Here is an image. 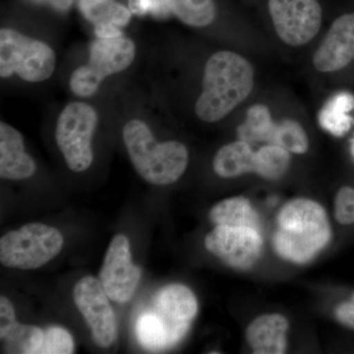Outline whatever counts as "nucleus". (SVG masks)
Returning a JSON list of instances; mask_svg holds the SVG:
<instances>
[{"instance_id":"4","label":"nucleus","mask_w":354,"mask_h":354,"mask_svg":"<svg viewBox=\"0 0 354 354\" xmlns=\"http://www.w3.org/2000/svg\"><path fill=\"white\" fill-rule=\"evenodd\" d=\"M64 243V236L57 228L28 223L1 237L0 262L11 269H39L57 257Z\"/></svg>"},{"instance_id":"15","label":"nucleus","mask_w":354,"mask_h":354,"mask_svg":"<svg viewBox=\"0 0 354 354\" xmlns=\"http://www.w3.org/2000/svg\"><path fill=\"white\" fill-rule=\"evenodd\" d=\"M288 323L279 314L261 316L255 319L247 329V341L254 353L279 354L285 353L286 334Z\"/></svg>"},{"instance_id":"28","label":"nucleus","mask_w":354,"mask_h":354,"mask_svg":"<svg viewBox=\"0 0 354 354\" xmlns=\"http://www.w3.org/2000/svg\"><path fill=\"white\" fill-rule=\"evenodd\" d=\"M15 310L8 298L0 297V337L6 334L17 323Z\"/></svg>"},{"instance_id":"19","label":"nucleus","mask_w":354,"mask_h":354,"mask_svg":"<svg viewBox=\"0 0 354 354\" xmlns=\"http://www.w3.org/2000/svg\"><path fill=\"white\" fill-rule=\"evenodd\" d=\"M169 12L183 24L194 28L207 27L216 20V0H164Z\"/></svg>"},{"instance_id":"21","label":"nucleus","mask_w":354,"mask_h":354,"mask_svg":"<svg viewBox=\"0 0 354 354\" xmlns=\"http://www.w3.org/2000/svg\"><path fill=\"white\" fill-rule=\"evenodd\" d=\"M44 333L38 327L17 322L0 337L3 351L9 354H39Z\"/></svg>"},{"instance_id":"11","label":"nucleus","mask_w":354,"mask_h":354,"mask_svg":"<svg viewBox=\"0 0 354 354\" xmlns=\"http://www.w3.org/2000/svg\"><path fill=\"white\" fill-rule=\"evenodd\" d=\"M207 249L235 269H249L262 251L260 232L246 227L216 225L206 236Z\"/></svg>"},{"instance_id":"23","label":"nucleus","mask_w":354,"mask_h":354,"mask_svg":"<svg viewBox=\"0 0 354 354\" xmlns=\"http://www.w3.org/2000/svg\"><path fill=\"white\" fill-rule=\"evenodd\" d=\"M290 153L278 145L263 147L255 153V172L267 179H278L288 171Z\"/></svg>"},{"instance_id":"24","label":"nucleus","mask_w":354,"mask_h":354,"mask_svg":"<svg viewBox=\"0 0 354 354\" xmlns=\"http://www.w3.org/2000/svg\"><path fill=\"white\" fill-rule=\"evenodd\" d=\"M136 335L140 344L148 351L169 348L164 326L152 310L144 312L139 317L136 323Z\"/></svg>"},{"instance_id":"8","label":"nucleus","mask_w":354,"mask_h":354,"mask_svg":"<svg viewBox=\"0 0 354 354\" xmlns=\"http://www.w3.org/2000/svg\"><path fill=\"white\" fill-rule=\"evenodd\" d=\"M267 9L279 39L288 46H304L320 31V0H267Z\"/></svg>"},{"instance_id":"2","label":"nucleus","mask_w":354,"mask_h":354,"mask_svg":"<svg viewBox=\"0 0 354 354\" xmlns=\"http://www.w3.org/2000/svg\"><path fill=\"white\" fill-rule=\"evenodd\" d=\"M330 239L327 214L318 203L292 200L279 214L274 244L277 252L285 259L300 264L308 262Z\"/></svg>"},{"instance_id":"3","label":"nucleus","mask_w":354,"mask_h":354,"mask_svg":"<svg viewBox=\"0 0 354 354\" xmlns=\"http://www.w3.org/2000/svg\"><path fill=\"white\" fill-rule=\"evenodd\" d=\"M122 135L133 167L149 183L169 185L185 171L188 151L180 142L158 143L148 125L140 120L128 121Z\"/></svg>"},{"instance_id":"31","label":"nucleus","mask_w":354,"mask_h":354,"mask_svg":"<svg viewBox=\"0 0 354 354\" xmlns=\"http://www.w3.org/2000/svg\"><path fill=\"white\" fill-rule=\"evenodd\" d=\"M28 1L50 6L51 8L59 11V12H67L71 8V6H73L75 0H28Z\"/></svg>"},{"instance_id":"12","label":"nucleus","mask_w":354,"mask_h":354,"mask_svg":"<svg viewBox=\"0 0 354 354\" xmlns=\"http://www.w3.org/2000/svg\"><path fill=\"white\" fill-rule=\"evenodd\" d=\"M197 310L196 297L185 286H167L156 295L152 311L164 326L169 348L183 339L196 316Z\"/></svg>"},{"instance_id":"26","label":"nucleus","mask_w":354,"mask_h":354,"mask_svg":"<svg viewBox=\"0 0 354 354\" xmlns=\"http://www.w3.org/2000/svg\"><path fill=\"white\" fill-rule=\"evenodd\" d=\"M74 353V341L67 330L50 327L44 332V342L39 354H71Z\"/></svg>"},{"instance_id":"7","label":"nucleus","mask_w":354,"mask_h":354,"mask_svg":"<svg viewBox=\"0 0 354 354\" xmlns=\"http://www.w3.org/2000/svg\"><path fill=\"white\" fill-rule=\"evenodd\" d=\"M99 123L95 109L85 102H71L58 116L55 138L67 167L87 171L93 162L92 139Z\"/></svg>"},{"instance_id":"18","label":"nucleus","mask_w":354,"mask_h":354,"mask_svg":"<svg viewBox=\"0 0 354 354\" xmlns=\"http://www.w3.org/2000/svg\"><path fill=\"white\" fill-rule=\"evenodd\" d=\"M353 109L354 95L346 92L339 93L324 106L319 114V123L335 136H344L353 125L354 120L349 115Z\"/></svg>"},{"instance_id":"1","label":"nucleus","mask_w":354,"mask_h":354,"mask_svg":"<svg viewBox=\"0 0 354 354\" xmlns=\"http://www.w3.org/2000/svg\"><path fill=\"white\" fill-rule=\"evenodd\" d=\"M252 64L241 55L221 50L205 67L203 91L195 113L205 122H216L232 113L250 95L254 87Z\"/></svg>"},{"instance_id":"17","label":"nucleus","mask_w":354,"mask_h":354,"mask_svg":"<svg viewBox=\"0 0 354 354\" xmlns=\"http://www.w3.org/2000/svg\"><path fill=\"white\" fill-rule=\"evenodd\" d=\"M209 218L216 225L251 227L258 232L261 230L259 216L243 197L230 198L218 203L209 212Z\"/></svg>"},{"instance_id":"27","label":"nucleus","mask_w":354,"mask_h":354,"mask_svg":"<svg viewBox=\"0 0 354 354\" xmlns=\"http://www.w3.org/2000/svg\"><path fill=\"white\" fill-rule=\"evenodd\" d=\"M335 216L342 225L354 223V189L344 186L337 192L335 203Z\"/></svg>"},{"instance_id":"9","label":"nucleus","mask_w":354,"mask_h":354,"mask_svg":"<svg viewBox=\"0 0 354 354\" xmlns=\"http://www.w3.org/2000/svg\"><path fill=\"white\" fill-rule=\"evenodd\" d=\"M73 299L100 348L111 346L118 339L115 313L100 279L85 277L74 286Z\"/></svg>"},{"instance_id":"6","label":"nucleus","mask_w":354,"mask_h":354,"mask_svg":"<svg viewBox=\"0 0 354 354\" xmlns=\"http://www.w3.org/2000/svg\"><path fill=\"white\" fill-rule=\"evenodd\" d=\"M135 55L136 46L132 39L123 36L97 39L91 46L88 64L78 67L70 77V88L78 97H91L104 79L127 70Z\"/></svg>"},{"instance_id":"29","label":"nucleus","mask_w":354,"mask_h":354,"mask_svg":"<svg viewBox=\"0 0 354 354\" xmlns=\"http://www.w3.org/2000/svg\"><path fill=\"white\" fill-rule=\"evenodd\" d=\"M129 6L131 12L138 15H143L149 11H155L162 15V12L169 11L164 0H129Z\"/></svg>"},{"instance_id":"30","label":"nucleus","mask_w":354,"mask_h":354,"mask_svg":"<svg viewBox=\"0 0 354 354\" xmlns=\"http://www.w3.org/2000/svg\"><path fill=\"white\" fill-rule=\"evenodd\" d=\"M337 320L354 330V295L348 301L344 302L335 310Z\"/></svg>"},{"instance_id":"22","label":"nucleus","mask_w":354,"mask_h":354,"mask_svg":"<svg viewBox=\"0 0 354 354\" xmlns=\"http://www.w3.org/2000/svg\"><path fill=\"white\" fill-rule=\"evenodd\" d=\"M274 124L267 106L255 104L247 111L245 122L239 127V139L247 143L271 141Z\"/></svg>"},{"instance_id":"20","label":"nucleus","mask_w":354,"mask_h":354,"mask_svg":"<svg viewBox=\"0 0 354 354\" xmlns=\"http://www.w3.org/2000/svg\"><path fill=\"white\" fill-rule=\"evenodd\" d=\"M84 17L95 26L124 27L131 19V10L115 0H79Z\"/></svg>"},{"instance_id":"33","label":"nucleus","mask_w":354,"mask_h":354,"mask_svg":"<svg viewBox=\"0 0 354 354\" xmlns=\"http://www.w3.org/2000/svg\"><path fill=\"white\" fill-rule=\"evenodd\" d=\"M351 155H353V157L354 158V135H353V139H351Z\"/></svg>"},{"instance_id":"25","label":"nucleus","mask_w":354,"mask_h":354,"mask_svg":"<svg viewBox=\"0 0 354 354\" xmlns=\"http://www.w3.org/2000/svg\"><path fill=\"white\" fill-rule=\"evenodd\" d=\"M270 143L295 153L306 152L309 146L308 137L304 128L299 123L290 120L276 124Z\"/></svg>"},{"instance_id":"16","label":"nucleus","mask_w":354,"mask_h":354,"mask_svg":"<svg viewBox=\"0 0 354 354\" xmlns=\"http://www.w3.org/2000/svg\"><path fill=\"white\" fill-rule=\"evenodd\" d=\"M255 152L244 141L223 146L214 158V171L225 178L241 176L247 172H255Z\"/></svg>"},{"instance_id":"14","label":"nucleus","mask_w":354,"mask_h":354,"mask_svg":"<svg viewBox=\"0 0 354 354\" xmlns=\"http://www.w3.org/2000/svg\"><path fill=\"white\" fill-rule=\"evenodd\" d=\"M37 165L25 152L24 138L15 128L0 122V176L7 180H24L34 176Z\"/></svg>"},{"instance_id":"13","label":"nucleus","mask_w":354,"mask_h":354,"mask_svg":"<svg viewBox=\"0 0 354 354\" xmlns=\"http://www.w3.org/2000/svg\"><path fill=\"white\" fill-rule=\"evenodd\" d=\"M354 59V10L335 18L318 50L313 65L320 72L339 71Z\"/></svg>"},{"instance_id":"5","label":"nucleus","mask_w":354,"mask_h":354,"mask_svg":"<svg viewBox=\"0 0 354 354\" xmlns=\"http://www.w3.org/2000/svg\"><path fill=\"white\" fill-rule=\"evenodd\" d=\"M57 65L55 51L44 41L29 38L15 30H0V76L17 74L27 82H43Z\"/></svg>"},{"instance_id":"10","label":"nucleus","mask_w":354,"mask_h":354,"mask_svg":"<svg viewBox=\"0 0 354 354\" xmlns=\"http://www.w3.org/2000/svg\"><path fill=\"white\" fill-rule=\"evenodd\" d=\"M141 271L133 263L129 241L118 234L109 244L100 272V281L114 302L127 304L138 286Z\"/></svg>"},{"instance_id":"32","label":"nucleus","mask_w":354,"mask_h":354,"mask_svg":"<svg viewBox=\"0 0 354 354\" xmlns=\"http://www.w3.org/2000/svg\"><path fill=\"white\" fill-rule=\"evenodd\" d=\"M95 32L100 39L118 38L122 36L120 28L111 25L95 26Z\"/></svg>"}]
</instances>
